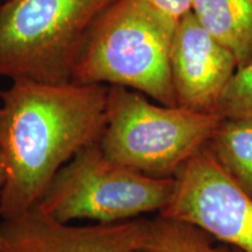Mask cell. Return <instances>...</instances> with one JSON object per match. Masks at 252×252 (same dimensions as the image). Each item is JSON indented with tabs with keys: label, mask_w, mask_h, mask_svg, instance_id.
<instances>
[{
	"label": "cell",
	"mask_w": 252,
	"mask_h": 252,
	"mask_svg": "<svg viewBox=\"0 0 252 252\" xmlns=\"http://www.w3.org/2000/svg\"><path fill=\"white\" fill-rule=\"evenodd\" d=\"M109 88L70 81L14 80L0 91V216L34 209L56 173L89 145L106 123Z\"/></svg>",
	"instance_id": "1"
},
{
	"label": "cell",
	"mask_w": 252,
	"mask_h": 252,
	"mask_svg": "<svg viewBox=\"0 0 252 252\" xmlns=\"http://www.w3.org/2000/svg\"><path fill=\"white\" fill-rule=\"evenodd\" d=\"M173 34L146 0H112L88 28L71 81L130 88L178 106L169 65Z\"/></svg>",
	"instance_id": "2"
},
{
	"label": "cell",
	"mask_w": 252,
	"mask_h": 252,
	"mask_svg": "<svg viewBox=\"0 0 252 252\" xmlns=\"http://www.w3.org/2000/svg\"><path fill=\"white\" fill-rule=\"evenodd\" d=\"M222 117L152 103L128 88H109L99 145L112 161L154 178H174L209 143Z\"/></svg>",
	"instance_id": "3"
},
{
	"label": "cell",
	"mask_w": 252,
	"mask_h": 252,
	"mask_svg": "<svg viewBox=\"0 0 252 252\" xmlns=\"http://www.w3.org/2000/svg\"><path fill=\"white\" fill-rule=\"evenodd\" d=\"M112 0H7L0 6V77L71 81L88 28Z\"/></svg>",
	"instance_id": "4"
},
{
	"label": "cell",
	"mask_w": 252,
	"mask_h": 252,
	"mask_svg": "<svg viewBox=\"0 0 252 252\" xmlns=\"http://www.w3.org/2000/svg\"><path fill=\"white\" fill-rule=\"evenodd\" d=\"M173 187L174 178H154L112 161L98 141L56 173L35 208L62 223L121 222L159 214Z\"/></svg>",
	"instance_id": "5"
},
{
	"label": "cell",
	"mask_w": 252,
	"mask_h": 252,
	"mask_svg": "<svg viewBox=\"0 0 252 252\" xmlns=\"http://www.w3.org/2000/svg\"><path fill=\"white\" fill-rule=\"evenodd\" d=\"M159 214L191 223L239 252H252V198L207 146L176 173L171 198Z\"/></svg>",
	"instance_id": "6"
},
{
	"label": "cell",
	"mask_w": 252,
	"mask_h": 252,
	"mask_svg": "<svg viewBox=\"0 0 252 252\" xmlns=\"http://www.w3.org/2000/svg\"><path fill=\"white\" fill-rule=\"evenodd\" d=\"M169 65L176 105L203 113H219L238 70L234 54L201 26L191 11L176 25Z\"/></svg>",
	"instance_id": "7"
},
{
	"label": "cell",
	"mask_w": 252,
	"mask_h": 252,
	"mask_svg": "<svg viewBox=\"0 0 252 252\" xmlns=\"http://www.w3.org/2000/svg\"><path fill=\"white\" fill-rule=\"evenodd\" d=\"M146 219L74 225L36 208L0 223L2 252H144Z\"/></svg>",
	"instance_id": "8"
},
{
	"label": "cell",
	"mask_w": 252,
	"mask_h": 252,
	"mask_svg": "<svg viewBox=\"0 0 252 252\" xmlns=\"http://www.w3.org/2000/svg\"><path fill=\"white\" fill-rule=\"evenodd\" d=\"M191 13L234 54L238 69L252 62V0H193Z\"/></svg>",
	"instance_id": "9"
},
{
	"label": "cell",
	"mask_w": 252,
	"mask_h": 252,
	"mask_svg": "<svg viewBox=\"0 0 252 252\" xmlns=\"http://www.w3.org/2000/svg\"><path fill=\"white\" fill-rule=\"evenodd\" d=\"M230 180L252 198V117H225L207 144Z\"/></svg>",
	"instance_id": "10"
},
{
	"label": "cell",
	"mask_w": 252,
	"mask_h": 252,
	"mask_svg": "<svg viewBox=\"0 0 252 252\" xmlns=\"http://www.w3.org/2000/svg\"><path fill=\"white\" fill-rule=\"evenodd\" d=\"M144 252H239L191 223L157 214L146 219Z\"/></svg>",
	"instance_id": "11"
},
{
	"label": "cell",
	"mask_w": 252,
	"mask_h": 252,
	"mask_svg": "<svg viewBox=\"0 0 252 252\" xmlns=\"http://www.w3.org/2000/svg\"><path fill=\"white\" fill-rule=\"evenodd\" d=\"M219 115L222 118L252 117V62L236 72L220 104Z\"/></svg>",
	"instance_id": "12"
},
{
	"label": "cell",
	"mask_w": 252,
	"mask_h": 252,
	"mask_svg": "<svg viewBox=\"0 0 252 252\" xmlns=\"http://www.w3.org/2000/svg\"><path fill=\"white\" fill-rule=\"evenodd\" d=\"M146 2L174 31L179 21L191 11L193 6V0H146Z\"/></svg>",
	"instance_id": "13"
},
{
	"label": "cell",
	"mask_w": 252,
	"mask_h": 252,
	"mask_svg": "<svg viewBox=\"0 0 252 252\" xmlns=\"http://www.w3.org/2000/svg\"><path fill=\"white\" fill-rule=\"evenodd\" d=\"M4 181H5L4 171H2V167H1V165H0V200H1V193H2V187H4ZM0 252H2L1 244H0Z\"/></svg>",
	"instance_id": "14"
},
{
	"label": "cell",
	"mask_w": 252,
	"mask_h": 252,
	"mask_svg": "<svg viewBox=\"0 0 252 252\" xmlns=\"http://www.w3.org/2000/svg\"><path fill=\"white\" fill-rule=\"evenodd\" d=\"M0 2H1V0H0ZM0 6H1V4H0Z\"/></svg>",
	"instance_id": "15"
}]
</instances>
